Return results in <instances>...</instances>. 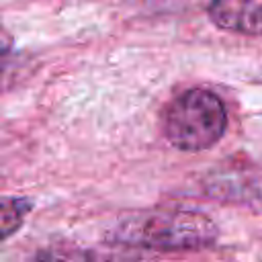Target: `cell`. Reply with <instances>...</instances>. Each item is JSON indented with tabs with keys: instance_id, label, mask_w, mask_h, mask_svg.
<instances>
[{
	"instance_id": "1",
	"label": "cell",
	"mask_w": 262,
	"mask_h": 262,
	"mask_svg": "<svg viewBox=\"0 0 262 262\" xmlns=\"http://www.w3.org/2000/svg\"><path fill=\"white\" fill-rule=\"evenodd\" d=\"M108 242L154 252H196L219 237L217 223L190 209H147L121 217L108 231Z\"/></svg>"
},
{
	"instance_id": "2",
	"label": "cell",
	"mask_w": 262,
	"mask_h": 262,
	"mask_svg": "<svg viewBox=\"0 0 262 262\" xmlns=\"http://www.w3.org/2000/svg\"><path fill=\"white\" fill-rule=\"evenodd\" d=\"M227 129V108L209 88H188L174 96L162 113V131L180 151H205Z\"/></svg>"
},
{
	"instance_id": "3",
	"label": "cell",
	"mask_w": 262,
	"mask_h": 262,
	"mask_svg": "<svg viewBox=\"0 0 262 262\" xmlns=\"http://www.w3.org/2000/svg\"><path fill=\"white\" fill-rule=\"evenodd\" d=\"M211 199L262 209V166L256 162H219L203 182Z\"/></svg>"
},
{
	"instance_id": "4",
	"label": "cell",
	"mask_w": 262,
	"mask_h": 262,
	"mask_svg": "<svg viewBox=\"0 0 262 262\" xmlns=\"http://www.w3.org/2000/svg\"><path fill=\"white\" fill-rule=\"evenodd\" d=\"M209 16L223 31L262 35V0H213Z\"/></svg>"
},
{
	"instance_id": "5",
	"label": "cell",
	"mask_w": 262,
	"mask_h": 262,
	"mask_svg": "<svg viewBox=\"0 0 262 262\" xmlns=\"http://www.w3.org/2000/svg\"><path fill=\"white\" fill-rule=\"evenodd\" d=\"M31 209L33 201L27 196H0V244L23 227Z\"/></svg>"
},
{
	"instance_id": "6",
	"label": "cell",
	"mask_w": 262,
	"mask_h": 262,
	"mask_svg": "<svg viewBox=\"0 0 262 262\" xmlns=\"http://www.w3.org/2000/svg\"><path fill=\"white\" fill-rule=\"evenodd\" d=\"M29 262H113V260L100 258L96 252L53 248V250H41V252L35 254Z\"/></svg>"
},
{
	"instance_id": "7",
	"label": "cell",
	"mask_w": 262,
	"mask_h": 262,
	"mask_svg": "<svg viewBox=\"0 0 262 262\" xmlns=\"http://www.w3.org/2000/svg\"><path fill=\"white\" fill-rule=\"evenodd\" d=\"M10 72H12V68L6 63V57H2V59H0V90L4 88V84H8Z\"/></svg>"
}]
</instances>
